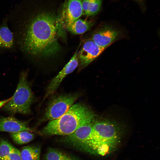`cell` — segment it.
I'll list each match as a JSON object with an SVG mask.
<instances>
[{
    "mask_svg": "<svg viewBox=\"0 0 160 160\" xmlns=\"http://www.w3.org/2000/svg\"><path fill=\"white\" fill-rule=\"evenodd\" d=\"M23 8L24 29L20 41L23 50L35 56H47L60 48L58 37L61 27L60 18L54 13L37 9L32 3Z\"/></svg>",
    "mask_w": 160,
    "mask_h": 160,
    "instance_id": "obj_1",
    "label": "cell"
},
{
    "mask_svg": "<svg viewBox=\"0 0 160 160\" xmlns=\"http://www.w3.org/2000/svg\"><path fill=\"white\" fill-rule=\"evenodd\" d=\"M123 132L122 127L115 121L107 119L94 120L90 135L75 148L95 155H109L119 145Z\"/></svg>",
    "mask_w": 160,
    "mask_h": 160,
    "instance_id": "obj_2",
    "label": "cell"
},
{
    "mask_svg": "<svg viewBox=\"0 0 160 160\" xmlns=\"http://www.w3.org/2000/svg\"><path fill=\"white\" fill-rule=\"evenodd\" d=\"M95 115L84 104H74L68 111L60 118L49 121L39 132L45 136H66L73 132L82 125L93 121Z\"/></svg>",
    "mask_w": 160,
    "mask_h": 160,
    "instance_id": "obj_3",
    "label": "cell"
},
{
    "mask_svg": "<svg viewBox=\"0 0 160 160\" xmlns=\"http://www.w3.org/2000/svg\"><path fill=\"white\" fill-rule=\"evenodd\" d=\"M28 72L20 74L16 90L11 99L4 106V109L11 113L27 114L31 111L33 95L27 80Z\"/></svg>",
    "mask_w": 160,
    "mask_h": 160,
    "instance_id": "obj_4",
    "label": "cell"
},
{
    "mask_svg": "<svg viewBox=\"0 0 160 160\" xmlns=\"http://www.w3.org/2000/svg\"><path fill=\"white\" fill-rule=\"evenodd\" d=\"M79 97V94L74 93L62 95L53 98L49 103L41 122L60 118L68 111Z\"/></svg>",
    "mask_w": 160,
    "mask_h": 160,
    "instance_id": "obj_5",
    "label": "cell"
},
{
    "mask_svg": "<svg viewBox=\"0 0 160 160\" xmlns=\"http://www.w3.org/2000/svg\"><path fill=\"white\" fill-rule=\"evenodd\" d=\"M105 49L97 45L91 39L87 40L78 52V60L81 68L87 66L99 56Z\"/></svg>",
    "mask_w": 160,
    "mask_h": 160,
    "instance_id": "obj_6",
    "label": "cell"
},
{
    "mask_svg": "<svg viewBox=\"0 0 160 160\" xmlns=\"http://www.w3.org/2000/svg\"><path fill=\"white\" fill-rule=\"evenodd\" d=\"M69 61L62 69L51 81L47 88L46 97L53 94L58 88L64 78L72 73L77 68L79 64L78 57V49Z\"/></svg>",
    "mask_w": 160,
    "mask_h": 160,
    "instance_id": "obj_7",
    "label": "cell"
},
{
    "mask_svg": "<svg viewBox=\"0 0 160 160\" xmlns=\"http://www.w3.org/2000/svg\"><path fill=\"white\" fill-rule=\"evenodd\" d=\"M82 2L81 0H67L66 2L60 19L67 28L83 14Z\"/></svg>",
    "mask_w": 160,
    "mask_h": 160,
    "instance_id": "obj_8",
    "label": "cell"
},
{
    "mask_svg": "<svg viewBox=\"0 0 160 160\" xmlns=\"http://www.w3.org/2000/svg\"><path fill=\"white\" fill-rule=\"evenodd\" d=\"M119 35L117 30L105 26L95 32L91 39L98 46L105 49L117 39Z\"/></svg>",
    "mask_w": 160,
    "mask_h": 160,
    "instance_id": "obj_9",
    "label": "cell"
},
{
    "mask_svg": "<svg viewBox=\"0 0 160 160\" xmlns=\"http://www.w3.org/2000/svg\"><path fill=\"white\" fill-rule=\"evenodd\" d=\"M93 121L82 125L73 133L65 136L62 138V142L74 148L76 147L84 142L90 135Z\"/></svg>",
    "mask_w": 160,
    "mask_h": 160,
    "instance_id": "obj_10",
    "label": "cell"
},
{
    "mask_svg": "<svg viewBox=\"0 0 160 160\" xmlns=\"http://www.w3.org/2000/svg\"><path fill=\"white\" fill-rule=\"evenodd\" d=\"M28 121L19 120L13 117L0 118V132L10 133L22 131H33L28 126Z\"/></svg>",
    "mask_w": 160,
    "mask_h": 160,
    "instance_id": "obj_11",
    "label": "cell"
},
{
    "mask_svg": "<svg viewBox=\"0 0 160 160\" xmlns=\"http://www.w3.org/2000/svg\"><path fill=\"white\" fill-rule=\"evenodd\" d=\"M6 23L0 26V48L10 49L14 44V37Z\"/></svg>",
    "mask_w": 160,
    "mask_h": 160,
    "instance_id": "obj_12",
    "label": "cell"
},
{
    "mask_svg": "<svg viewBox=\"0 0 160 160\" xmlns=\"http://www.w3.org/2000/svg\"><path fill=\"white\" fill-rule=\"evenodd\" d=\"M92 21L78 19L67 28L70 32L75 34H81L88 30L94 24Z\"/></svg>",
    "mask_w": 160,
    "mask_h": 160,
    "instance_id": "obj_13",
    "label": "cell"
},
{
    "mask_svg": "<svg viewBox=\"0 0 160 160\" xmlns=\"http://www.w3.org/2000/svg\"><path fill=\"white\" fill-rule=\"evenodd\" d=\"M20 151L22 160H40L41 148L39 145L24 146Z\"/></svg>",
    "mask_w": 160,
    "mask_h": 160,
    "instance_id": "obj_14",
    "label": "cell"
},
{
    "mask_svg": "<svg viewBox=\"0 0 160 160\" xmlns=\"http://www.w3.org/2000/svg\"><path fill=\"white\" fill-rule=\"evenodd\" d=\"M102 0H83V14L87 16L96 15L100 9Z\"/></svg>",
    "mask_w": 160,
    "mask_h": 160,
    "instance_id": "obj_15",
    "label": "cell"
},
{
    "mask_svg": "<svg viewBox=\"0 0 160 160\" xmlns=\"http://www.w3.org/2000/svg\"><path fill=\"white\" fill-rule=\"evenodd\" d=\"M45 160H80L72 156L54 148H49L44 156Z\"/></svg>",
    "mask_w": 160,
    "mask_h": 160,
    "instance_id": "obj_16",
    "label": "cell"
},
{
    "mask_svg": "<svg viewBox=\"0 0 160 160\" xmlns=\"http://www.w3.org/2000/svg\"><path fill=\"white\" fill-rule=\"evenodd\" d=\"M10 135L13 141L19 145L24 144L30 142L35 137L34 134L27 131L10 133Z\"/></svg>",
    "mask_w": 160,
    "mask_h": 160,
    "instance_id": "obj_17",
    "label": "cell"
},
{
    "mask_svg": "<svg viewBox=\"0 0 160 160\" xmlns=\"http://www.w3.org/2000/svg\"><path fill=\"white\" fill-rule=\"evenodd\" d=\"M14 147L10 143L3 139L0 140V160H7Z\"/></svg>",
    "mask_w": 160,
    "mask_h": 160,
    "instance_id": "obj_18",
    "label": "cell"
},
{
    "mask_svg": "<svg viewBox=\"0 0 160 160\" xmlns=\"http://www.w3.org/2000/svg\"><path fill=\"white\" fill-rule=\"evenodd\" d=\"M7 160H22L20 151L14 147L10 153Z\"/></svg>",
    "mask_w": 160,
    "mask_h": 160,
    "instance_id": "obj_19",
    "label": "cell"
},
{
    "mask_svg": "<svg viewBox=\"0 0 160 160\" xmlns=\"http://www.w3.org/2000/svg\"><path fill=\"white\" fill-rule=\"evenodd\" d=\"M11 98L12 97L7 99L0 101V108L8 102L11 99Z\"/></svg>",
    "mask_w": 160,
    "mask_h": 160,
    "instance_id": "obj_20",
    "label": "cell"
}]
</instances>
